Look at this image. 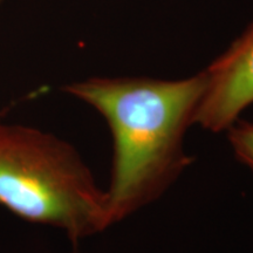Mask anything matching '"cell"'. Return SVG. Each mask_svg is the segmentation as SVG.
<instances>
[{
    "label": "cell",
    "mask_w": 253,
    "mask_h": 253,
    "mask_svg": "<svg viewBox=\"0 0 253 253\" xmlns=\"http://www.w3.org/2000/svg\"><path fill=\"white\" fill-rule=\"evenodd\" d=\"M205 87L203 72L177 81L91 78L63 88L109 126L113 163L107 195L113 224L157 201L192 163L184 136L195 125Z\"/></svg>",
    "instance_id": "6da1fadb"
},
{
    "label": "cell",
    "mask_w": 253,
    "mask_h": 253,
    "mask_svg": "<svg viewBox=\"0 0 253 253\" xmlns=\"http://www.w3.org/2000/svg\"><path fill=\"white\" fill-rule=\"evenodd\" d=\"M0 205L79 240L113 225L108 195L75 148L58 136L0 122Z\"/></svg>",
    "instance_id": "7a4b0ae2"
},
{
    "label": "cell",
    "mask_w": 253,
    "mask_h": 253,
    "mask_svg": "<svg viewBox=\"0 0 253 253\" xmlns=\"http://www.w3.org/2000/svg\"><path fill=\"white\" fill-rule=\"evenodd\" d=\"M204 72L207 87L194 123L212 132L226 131L253 103V24Z\"/></svg>",
    "instance_id": "3957f363"
},
{
    "label": "cell",
    "mask_w": 253,
    "mask_h": 253,
    "mask_svg": "<svg viewBox=\"0 0 253 253\" xmlns=\"http://www.w3.org/2000/svg\"><path fill=\"white\" fill-rule=\"evenodd\" d=\"M226 132L237 160L253 172V122L237 120Z\"/></svg>",
    "instance_id": "277c9868"
},
{
    "label": "cell",
    "mask_w": 253,
    "mask_h": 253,
    "mask_svg": "<svg viewBox=\"0 0 253 253\" xmlns=\"http://www.w3.org/2000/svg\"><path fill=\"white\" fill-rule=\"evenodd\" d=\"M73 253H78V251H77V250H75V251H73Z\"/></svg>",
    "instance_id": "5b68a950"
},
{
    "label": "cell",
    "mask_w": 253,
    "mask_h": 253,
    "mask_svg": "<svg viewBox=\"0 0 253 253\" xmlns=\"http://www.w3.org/2000/svg\"><path fill=\"white\" fill-rule=\"evenodd\" d=\"M2 1V0H0V2H1Z\"/></svg>",
    "instance_id": "8992f818"
}]
</instances>
